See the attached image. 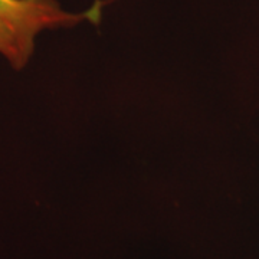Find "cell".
Here are the masks:
<instances>
[{
  "label": "cell",
  "instance_id": "obj_1",
  "mask_svg": "<svg viewBox=\"0 0 259 259\" xmlns=\"http://www.w3.org/2000/svg\"><path fill=\"white\" fill-rule=\"evenodd\" d=\"M100 9L101 2L82 13H71L56 0H0V55L22 69L33 54L37 33L100 18Z\"/></svg>",
  "mask_w": 259,
  "mask_h": 259
}]
</instances>
